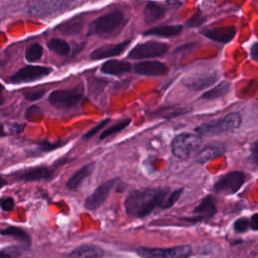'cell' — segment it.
<instances>
[{
	"instance_id": "6da1fadb",
	"label": "cell",
	"mask_w": 258,
	"mask_h": 258,
	"mask_svg": "<svg viewBox=\"0 0 258 258\" xmlns=\"http://www.w3.org/2000/svg\"><path fill=\"white\" fill-rule=\"evenodd\" d=\"M168 187H146L131 191L124 203L127 215L134 218H144L155 209H167Z\"/></svg>"
},
{
	"instance_id": "7a4b0ae2",
	"label": "cell",
	"mask_w": 258,
	"mask_h": 258,
	"mask_svg": "<svg viewBox=\"0 0 258 258\" xmlns=\"http://www.w3.org/2000/svg\"><path fill=\"white\" fill-rule=\"evenodd\" d=\"M127 18L120 10H114L95 19L89 27L90 35L100 37H114L118 35L127 23Z\"/></svg>"
},
{
	"instance_id": "3957f363",
	"label": "cell",
	"mask_w": 258,
	"mask_h": 258,
	"mask_svg": "<svg viewBox=\"0 0 258 258\" xmlns=\"http://www.w3.org/2000/svg\"><path fill=\"white\" fill-rule=\"evenodd\" d=\"M241 122H242V119L240 114L234 112V113L228 114L227 116L221 119L200 124L195 128V132L201 134L202 136L218 135L224 132L233 131L237 129L241 125Z\"/></svg>"
},
{
	"instance_id": "277c9868",
	"label": "cell",
	"mask_w": 258,
	"mask_h": 258,
	"mask_svg": "<svg viewBox=\"0 0 258 258\" xmlns=\"http://www.w3.org/2000/svg\"><path fill=\"white\" fill-rule=\"evenodd\" d=\"M84 97V88L78 85L70 89H59L52 91L48 96V102L51 106L61 109L75 107Z\"/></svg>"
},
{
	"instance_id": "5b68a950",
	"label": "cell",
	"mask_w": 258,
	"mask_h": 258,
	"mask_svg": "<svg viewBox=\"0 0 258 258\" xmlns=\"http://www.w3.org/2000/svg\"><path fill=\"white\" fill-rule=\"evenodd\" d=\"M202 143V135L199 133L183 132L174 136L171 141V151L173 155L180 159L187 158Z\"/></svg>"
},
{
	"instance_id": "8992f818",
	"label": "cell",
	"mask_w": 258,
	"mask_h": 258,
	"mask_svg": "<svg viewBox=\"0 0 258 258\" xmlns=\"http://www.w3.org/2000/svg\"><path fill=\"white\" fill-rule=\"evenodd\" d=\"M70 5V0H30L27 11L32 16L46 17L69 8Z\"/></svg>"
},
{
	"instance_id": "52a82bcc",
	"label": "cell",
	"mask_w": 258,
	"mask_h": 258,
	"mask_svg": "<svg viewBox=\"0 0 258 258\" xmlns=\"http://www.w3.org/2000/svg\"><path fill=\"white\" fill-rule=\"evenodd\" d=\"M137 254L144 258H185L191 254L189 245H178L169 248L139 247Z\"/></svg>"
},
{
	"instance_id": "ba28073f",
	"label": "cell",
	"mask_w": 258,
	"mask_h": 258,
	"mask_svg": "<svg viewBox=\"0 0 258 258\" xmlns=\"http://www.w3.org/2000/svg\"><path fill=\"white\" fill-rule=\"evenodd\" d=\"M246 180L242 171H232L222 175L214 184V191L223 196H230L237 192Z\"/></svg>"
},
{
	"instance_id": "9c48e42d",
	"label": "cell",
	"mask_w": 258,
	"mask_h": 258,
	"mask_svg": "<svg viewBox=\"0 0 258 258\" xmlns=\"http://www.w3.org/2000/svg\"><path fill=\"white\" fill-rule=\"evenodd\" d=\"M168 50V45L164 42L148 40L135 45L128 53L129 58L142 59L157 57L165 54Z\"/></svg>"
},
{
	"instance_id": "30bf717a",
	"label": "cell",
	"mask_w": 258,
	"mask_h": 258,
	"mask_svg": "<svg viewBox=\"0 0 258 258\" xmlns=\"http://www.w3.org/2000/svg\"><path fill=\"white\" fill-rule=\"evenodd\" d=\"M51 69L42 66H32L28 64L17 72H15L12 76L8 78V82L10 84H22L33 82L42 78H45L51 73Z\"/></svg>"
},
{
	"instance_id": "8fae6325",
	"label": "cell",
	"mask_w": 258,
	"mask_h": 258,
	"mask_svg": "<svg viewBox=\"0 0 258 258\" xmlns=\"http://www.w3.org/2000/svg\"><path fill=\"white\" fill-rule=\"evenodd\" d=\"M120 181L118 177L112 178L107 180L106 182L102 183L100 186H98L89 197H87L85 201V208L89 211H95L99 209L108 199L111 190L117 186V183Z\"/></svg>"
},
{
	"instance_id": "7c38bea8",
	"label": "cell",
	"mask_w": 258,
	"mask_h": 258,
	"mask_svg": "<svg viewBox=\"0 0 258 258\" xmlns=\"http://www.w3.org/2000/svg\"><path fill=\"white\" fill-rule=\"evenodd\" d=\"M54 171L46 166H34L26 169L18 170L12 173V176L16 180L21 181H36V180H48L53 176Z\"/></svg>"
},
{
	"instance_id": "4fadbf2b",
	"label": "cell",
	"mask_w": 258,
	"mask_h": 258,
	"mask_svg": "<svg viewBox=\"0 0 258 258\" xmlns=\"http://www.w3.org/2000/svg\"><path fill=\"white\" fill-rule=\"evenodd\" d=\"M217 214V208L213 197L208 196L201 201L199 206L192 211V217H186L183 220L189 223H198L213 218Z\"/></svg>"
},
{
	"instance_id": "5bb4252c",
	"label": "cell",
	"mask_w": 258,
	"mask_h": 258,
	"mask_svg": "<svg viewBox=\"0 0 258 258\" xmlns=\"http://www.w3.org/2000/svg\"><path fill=\"white\" fill-rule=\"evenodd\" d=\"M130 42H131V39H127V40H124L119 43L102 45V46L94 49L91 52L90 57L93 60H99V59H104V58L120 55L121 53H123L126 50V48L130 44Z\"/></svg>"
},
{
	"instance_id": "9a60e30c",
	"label": "cell",
	"mask_w": 258,
	"mask_h": 258,
	"mask_svg": "<svg viewBox=\"0 0 258 258\" xmlns=\"http://www.w3.org/2000/svg\"><path fill=\"white\" fill-rule=\"evenodd\" d=\"M201 34L206 36L207 38L221 42L227 43L230 42L236 35L237 29L235 26H223V27H214V28H207L200 31Z\"/></svg>"
},
{
	"instance_id": "2e32d148",
	"label": "cell",
	"mask_w": 258,
	"mask_h": 258,
	"mask_svg": "<svg viewBox=\"0 0 258 258\" xmlns=\"http://www.w3.org/2000/svg\"><path fill=\"white\" fill-rule=\"evenodd\" d=\"M133 70L138 75L156 77L165 75L168 71V68L165 63L158 60H145L134 64Z\"/></svg>"
},
{
	"instance_id": "e0dca14e",
	"label": "cell",
	"mask_w": 258,
	"mask_h": 258,
	"mask_svg": "<svg viewBox=\"0 0 258 258\" xmlns=\"http://www.w3.org/2000/svg\"><path fill=\"white\" fill-rule=\"evenodd\" d=\"M217 80V75L215 73L210 74H201L187 77L182 80L183 86H185L189 90L200 91L206 89L213 85Z\"/></svg>"
},
{
	"instance_id": "ac0fdd59",
	"label": "cell",
	"mask_w": 258,
	"mask_h": 258,
	"mask_svg": "<svg viewBox=\"0 0 258 258\" xmlns=\"http://www.w3.org/2000/svg\"><path fill=\"white\" fill-rule=\"evenodd\" d=\"M96 166V162L92 161L87 163L86 165L79 168L67 181L66 186L71 190H77L79 189L83 182L92 174Z\"/></svg>"
},
{
	"instance_id": "d6986e66",
	"label": "cell",
	"mask_w": 258,
	"mask_h": 258,
	"mask_svg": "<svg viewBox=\"0 0 258 258\" xmlns=\"http://www.w3.org/2000/svg\"><path fill=\"white\" fill-rule=\"evenodd\" d=\"M131 69H132L131 63L128 61L119 60V59H110V60L105 61L101 66L100 71L103 74L118 77V76L129 73L131 71Z\"/></svg>"
},
{
	"instance_id": "ffe728a7",
	"label": "cell",
	"mask_w": 258,
	"mask_h": 258,
	"mask_svg": "<svg viewBox=\"0 0 258 258\" xmlns=\"http://www.w3.org/2000/svg\"><path fill=\"white\" fill-rule=\"evenodd\" d=\"M104 255V250L93 244L81 245L74 250H72L67 256L70 257H79V258H99Z\"/></svg>"
},
{
	"instance_id": "44dd1931",
	"label": "cell",
	"mask_w": 258,
	"mask_h": 258,
	"mask_svg": "<svg viewBox=\"0 0 258 258\" xmlns=\"http://www.w3.org/2000/svg\"><path fill=\"white\" fill-rule=\"evenodd\" d=\"M166 9L164 6L156 2H148L144 8L143 19L146 24H152L165 15Z\"/></svg>"
},
{
	"instance_id": "7402d4cb",
	"label": "cell",
	"mask_w": 258,
	"mask_h": 258,
	"mask_svg": "<svg viewBox=\"0 0 258 258\" xmlns=\"http://www.w3.org/2000/svg\"><path fill=\"white\" fill-rule=\"evenodd\" d=\"M182 30L181 25H161L149 28L143 34L146 36H159V37H172L178 35Z\"/></svg>"
},
{
	"instance_id": "603a6c76",
	"label": "cell",
	"mask_w": 258,
	"mask_h": 258,
	"mask_svg": "<svg viewBox=\"0 0 258 258\" xmlns=\"http://www.w3.org/2000/svg\"><path fill=\"white\" fill-rule=\"evenodd\" d=\"M224 151V148H222L219 145H208L199 151V153L196 156V161H198L199 163H205L223 154Z\"/></svg>"
},
{
	"instance_id": "cb8c5ba5",
	"label": "cell",
	"mask_w": 258,
	"mask_h": 258,
	"mask_svg": "<svg viewBox=\"0 0 258 258\" xmlns=\"http://www.w3.org/2000/svg\"><path fill=\"white\" fill-rule=\"evenodd\" d=\"M188 110L185 108H179L175 106H166L159 108L158 110L154 111L151 113L152 117H159V118H164V119H170L176 116L183 115L187 112Z\"/></svg>"
},
{
	"instance_id": "d4e9b609",
	"label": "cell",
	"mask_w": 258,
	"mask_h": 258,
	"mask_svg": "<svg viewBox=\"0 0 258 258\" xmlns=\"http://www.w3.org/2000/svg\"><path fill=\"white\" fill-rule=\"evenodd\" d=\"M1 235L2 236H9V237H13L17 240H19L20 242H22L25 245H30L31 243V239L29 237V235L22 230L21 228L15 227V226H8L7 228H4L1 230Z\"/></svg>"
},
{
	"instance_id": "484cf974",
	"label": "cell",
	"mask_w": 258,
	"mask_h": 258,
	"mask_svg": "<svg viewBox=\"0 0 258 258\" xmlns=\"http://www.w3.org/2000/svg\"><path fill=\"white\" fill-rule=\"evenodd\" d=\"M230 87H231V85H230L229 82H226V81L221 82L220 84L215 86L213 89L208 90L207 92H205L202 95V99L214 100V99L220 98V97L226 95L230 91Z\"/></svg>"
},
{
	"instance_id": "4316f807",
	"label": "cell",
	"mask_w": 258,
	"mask_h": 258,
	"mask_svg": "<svg viewBox=\"0 0 258 258\" xmlns=\"http://www.w3.org/2000/svg\"><path fill=\"white\" fill-rule=\"evenodd\" d=\"M46 45L49 50H51L54 53L61 55V56L68 55L71 50L69 43L61 38H51L48 40Z\"/></svg>"
},
{
	"instance_id": "83f0119b",
	"label": "cell",
	"mask_w": 258,
	"mask_h": 258,
	"mask_svg": "<svg viewBox=\"0 0 258 258\" xmlns=\"http://www.w3.org/2000/svg\"><path fill=\"white\" fill-rule=\"evenodd\" d=\"M130 123H131V119H129V118L118 121L117 123L113 124L112 126H110L109 128L105 129V130L101 133V135H100V140H103V139H105V138H107V137H109V136H111V135H114V134H117V133L121 132V131L124 130Z\"/></svg>"
},
{
	"instance_id": "f1b7e54d",
	"label": "cell",
	"mask_w": 258,
	"mask_h": 258,
	"mask_svg": "<svg viewBox=\"0 0 258 258\" xmlns=\"http://www.w3.org/2000/svg\"><path fill=\"white\" fill-rule=\"evenodd\" d=\"M42 54L43 47L39 43H32L26 48L24 56L28 62H35L41 58Z\"/></svg>"
},
{
	"instance_id": "f546056e",
	"label": "cell",
	"mask_w": 258,
	"mask_h": 258,
	"mask_svg": "<svg viewBox=\"0 0 258 258\" xmlns=\"http://www.w3.org/2000/svg\"><path fill=\"white\" fill-rule=\"evenodd\" d=\"M67 144V141L63 140H56L54 142H50L48 140H42L37 144V150L39 152H50L57 148L62 147Z\"/></svg>"
},
{
	"instance_id": "4dcf8cb0",
	"label": "cell",
	"mask_w": 258,
	"mask_h": 258,
	"mask_svg": "<svg viewBox=\"0 0 258 258\" xmlns=\"http://www.w3.org/2000/svg\"><path fill=\"white\" fill-rule=\"evenodd\" d=\"M45 93H46V90H33V91H25L23 95L27 101L34 102L41 99Z\"/></svg>"
},
{
	"instance_id": "1f68e13d",
	"label": "cell",
	"mask_w": 258,
	"mask_h": 258,
	"mask_svg": "<svg viewBox=\"0 0 258 258\" xmlns=\"http://www.w3.org/2000/svg\"><path fill=\"white\" fill-rule=\"evenodd\" d=\"M250 227V220H248L247 218H240L234 223V230L239 233L246 232Z\"/></svg>"
},
{
	"instance_id": "d6a6232c",
	"label": "cell",
	"mask_w": 258,
	"mask_h": 258,
	"mask_svg": "<svg viewBox=\"0 0 258 258\" xmlns=\"http://www.w3.org/2000/svg\"><path fill=\"white\" fill-rule=\"evenodd\" d=\"M34 106H31L27 111H26V114H25V118L27 120H30V121H33V122H39L42 118H43V114H42V111L41 109H39L37 112H34Z\"/></svg>"
},
{
	"instance_id": "836d02e7",
	"label": "cell",
	"mask_w": 258,
	"mask_h": 258,
	"mask_svg": "<svg viewBox=\"0 0 258 258\" xmlns=\"http://www.w3.org/2000/svg\"><path fill=\"white\" fill-rule=\"evenodd\" d=\"M109 121H110V119H109V118L102 120L99 124H97V126H95V127H94V128H92L90 131H88V132L83 136V139H84V140H86V139H89V138L93 137L95 134H97V132H99L101 129H103V128H104V127L109 123Z\"/></svg>"
},
{
	"instance_id": "e575fe53",
	"label": "cell",
	"mask_w": 258,
	"mask_h": 258,
	"mask_svg": "<svg viewBox=\"0 0 258 258\" xmlns=\"http://www.w3.org/2000/svg\"><path fill=\"white\" fill-rule=\"evenodd\" d=\"M205 21H206V18L200 12H197L186 21L185 24L188 27H196V26H200Z\"/></svg>"
},
{
	"instance_id": "d590c367",
	"label": "cell",
	"mask_w": 258,
	"mask_h": 258,
	"mask_svg": "<svg viewBox=\"0 0 258 258\" xmlns=\"http://www.w3.org/2000/svg\"><path fill=\"white\" fill-rule=\"evenodd\" d=\"M23 250L19 247H9L6 249H2L0 252L1 257H14V256H19Z\"/></svg>"
},
{
	"instance_id": "8d00e7d4",
	"label": "cell",
	"mask_w": 258,
	"mask_h": 258,
	"mask_svg": "<svg viewBox=\"0 0 258 258\" xmlns=\"http://www.w3.org/2000/svg\"><path fill=\"white\" fill-rule=\"evenodd\" d=\"M0 206H1V209L4 212H11L15 207V202L10 197L2 198L1 201H0Z\"/></svg>"
},
{
	"instance_id": "74e56055",
	"label": "cell",
	"mask_w": 258,
	"mask_h": 258,
	"mask_svg": "<svg viewBox=\"0 0 258 258\" xmlns=\"http://www.w3.org/2000/svg\"><path fill=\"white\" fill-rule=\"evenodd\" d=\"M251 57L255 60V61H258V42L254 43L252 46H251Z\"/></svg>"
},
{
	"instance_id": "f35d334b",
	"label": "cell",
	"mask_w": 258,
	"mask_h": 258,
	"mask_svg": "<svg viewBox=\"0 0 258 258\" xmlns=\"http://www.w3.org/2000/svg\"><path fill=\"white\" fill-rule=\"evenodd\" d=\"M250 226L253 230L258 231V214H255L252 216V218L250 220Z\"/></svg>"
},
{
	"instance_id": "ab89813d",
	"label": "cell",
	"mask_w": 258,
	"mask_h": 258,
	"mask_svg": "<svg viewBox=\"0 0 258 258\" xmlns=\"http://www.w3.org/2000/svg\"><path fill=\"white\" fill-rule=\"evenodd\" d=\"M9 129L13 132V133H19L24 129V124H13L9 127Z\"/></svg>"
},
{
	"instance_id": "60d3db41",
	"label": "cell",
	"mask_w": 258,
	"mask_h": 258,
	"mask_svg": "<svg viewBox=\"0 0 258 258\" xmlns=\"http://www.w3.org/2000/svg\"><path fill=\"white\" fill-rule=\"evenodd\" d=\"M166 1L170 6H172L174 8H178L182 3V0H166Z\"/></svg>"
},
{
	"instance_id": "b9f144b4",
	"label": "cell",
	"mask_w": 258,
	"mask_h": 258,
	"mask_svg": "<svg viewBox=\"0 0 258 258\" xmlns=\"http://www.w3.org/2000/svg\"><path fill=\"white\" fill-rule=\"evenodd\" d=\"M250 150L253 154H258V140L254 141L251 146H250Z\"/></svg>"
},
{
	"instance_id": "7bdbcfd3",
	"label": "cell",
	"mask_w": 258,
	"mask_h": 258,
	"mask_svg": "<svg viewBox=\"0 0 258 258\" xmlns=\"http://www.w3.org/2000/svg\"><path fill=\"white\" fill-rule=\"evenodd\" d=\"M253 162L256 163V164H258V154H254V156H253Z\"/></svg>"
},
{
	"instance_id": "ee69618b",
	"label": "cell",
	"mask_w": 258,
	"mask_h": 258,
	"mask_svg": "<svg viewBox=\"0 0 258 258\" xmlns=\"http://www.w3.org/2000/svg\"><path fill=\"white\" fill-rule=\"evenodd\" d=\"M4 184H5V180H4V177H1V184H0V185H1V187H2V186H4Z\"/></svg>"
}]
</instances>
